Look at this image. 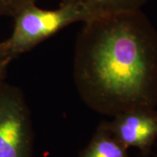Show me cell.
Here are the masks:
<instances>
[{
    "label": "cell",
    "instance_id": "obj_1",
    "mask_svg": "<svg viewBox=\"0 0 157 157\" xmlns=\"http://www.w3.org/2000/svg\"><path fill=\"white\" fill-rule=\"evenodd\" d=\"M73 76L96 112L115 116L157 106V32L140 11L102 15L78 34Z\"/></svg>",
    "mask_w": 157,
    "mask_h": 157
},
{
    "label": "cell",
    "instance_id": "obj_2",
    "mask_svg": "<svg viewBox=\"0 0 157 157\" xmlns=\"http://www.w3.org/2000/svg\"><path fill=\"white\" fill-rule=\"evenodd\" d=\"M12 17V33L0 42L1 49L11 62L68 25L86 22L96 16L75 5H60L55 10H45L32 4L18 10Z\"/></svg>",
    "mask_w": 157,
    "mask_h": 157
},
{
    "label": "cell",
    "instance_id": "obj_3",
    "mask_svg": "<svg viewBox=\"0 0 157 157\" xmlns=\"http://www.w3.org/2000/svg\"><path fill=\"white\" fill-rule=\"evenodd\" d=\"M33 129L22 91L0 84V157H32Z\"/></svg>",
    "mask_w": 157,
    "mask_h": 157
},
{
    "label": "cell",
    "instance_id": "obj_4",
    "mask_svg": "<svg viewBox=\"0 0 157 157\" xmlns=\"http://www.w3.org/2000/svg\"><path fill=\"white\" fill-rule=\"evenodd\" d=\"M106 125L125 147H136L147 155L157 139V110L137 108L126 111Z\"/></svg>",
    "mask_w": 157,
    "mask_h": 157
},
{
    "label": "cell",
    "instance_id": "obj_5",
    "mask_svg": "<svg viewBox=\"0 0 157 157\" xmlns=\"http://www.w3.org/2000/svg\"><path fill=\"white\" fill-rule=\"evenodd\" d=\"M79 157H129L128 148L119 141L107 128L106 122L97 128L88 145Z\"/></svg>",
    "mask_w": 157,
    "mask_h": 157
},
{
    "label": "cell",
    "instance_id": "obj_6",
    "mask_svg": "<svg viewBox=\"0 0 157 157\" xmlns=\"http://www.w3.org/2000/svg\"><path fill=\"white\" fill-rule=\"evenodd\" d=\"M147 0H61L60 5H75L84 7L96 17L140 10Z\"/></svg>",
    "mask_w": 157,
    "mask_h": 157
},
{
    "label": "cell",
    "instance_id": "obj_7",
    "mask_svg": "<svg viewBox=\"0 0 157 157\" xmlns=\"http://www.w3.org/2000/svg\"><path fill=\"white\" fill-rule=\"evenodd\" d=\"M38 0H0V16L12 17L25 6L36 4Z\"/></svg>",
    "mask_w": 157,
    "mask_h": 157
},
{
    "label": "cell",
    "instance_id": "obj_8",
    "mask_svg": "<svg viewBox=\"0 0 157 157\" xmlns=\"http://www.w3.org/2000/svg\"><path fill=\"white\" fill-rule=\"evenodd\" d=\"M11 61L7 59L0 47V84L3 83L6 75V70Z\"/></svg>",
    "mask_w": 157,
    "mask_h": 157
}]
</instances>
